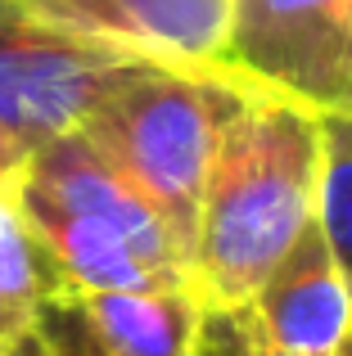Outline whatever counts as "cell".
<instances>
[{"label": "cell", "instance_id": "obj_5", "mask_svg": "<svg viewBox=\"0 0 352 356\" xmlns=\"http://www.w3.org/2000/svg\"><path fill=\"white\" fill-rule=\"evenodd\" d=\"M230 63L253 90L352 118V23L344 0H235Z\"/></svg>", "mask_w": 352, "mask_h": 356}, {"label": "cell", "instance_id": "obj_16", "mask_svg": "<svg viewBox=\"0 0 352 356\" xmlns=\"http://www.w3.org/2000/svg\"><path fill=\"white\" fill-rule=\"evenodd\" d=\"M348 352H352V334H348Z\"/></svg>", "mask_w": 352, "mask_h": 356}, {"label": "cell", "instance_id": "obj_9", "mask_svg": "<svg viewBox=\"0 0 352 356\" xmlns=\"http://www.w3.org/2000/svg\"><path fill=\"white\" fill-rule=\"evenodd\" d=\"M50 293H59V275L27 221L18 217L9 190H0V356L18 334L36 325V312Z\"/></svg>", "mask_w": 352, "mask_h": 356}, {"label": "cell", "instance_id": "obj_4", "mask_svg": "<svg viewBox=\"0 0 352 356\" xmlns=\"http://www.w3.org/2000/svg\"><path fill=\"white\" fill-rule=\"evenodd\" d=\"M141 63L118 45L36 14L27 0H0V167L9 185L36 149L77 131Z\"/></svg>", "mask_w": 352, "mask_h": 356}, {"label": "cell", "instance_id": "obj_15", "mask_svg": "<svg viewBox=\"0 0 352 356\" xmlns=\"http://www.w3.org/2000/svg\"><path fill=\"white\" fill-rule=\"evenodd\" d=\"M344 9H348V23H352V0H344Z\"/></svg>", "mask_w": 352, "mask_h": 356}, {"label": "cell", "instance_id": "obj_3", "mask_svg": "<svg viewBox=\"0 0 352 356\" xmlns=\"http://www.w3.org/2000/svg\"><path fill=\"white\" fill-rule=\"evenodd\" d=\"M244 95L253 90L141 63L77 127L95 154L172 226L185 257L217 131Z\"/></svg>", "mask_w": 352, "mask_h": 356}, {"label": "cell", "instance_id": "obj_6", "mask_svg": "<svg viewBox=\"0 0 352 356\" xmlns=\"http://www.w3.org/2000/svg\"><path fill=\"white\" fill-rule=\"evenodd\" d=\"M27 5L145 63L253 90L230 63L235 0H27Z\"/></svg>", "mask_w": 352, "mask_h": 356}, {"label": "cell", "instance_id": "obj_8", "mask_svg": "<svg viewBox=\"0 0 352 356\" xmlns=\"http://www.w3.org/2000/svg\"><path fill=\"white\" fill-rule=\"evenodd\" d=\"M104 356H194L208 307L190 284L68 293Z\"/></svg>", "mask_w": 352, "mask_h": 356}, {"label": "cell", "instance_id": "obj_2", "mask_svg": "<svg viewBox=\"0 0 352 356\" xmlns=\"http://www.w3.org/2000/svg\"><path fill=\"white\" fill-rule=\"evenodd\" d=\"M9 199L50 257L59 293L190 284V257L172 226L81 131L36 149L18 167Z\"/></svg>", "mask_w": 352, "mask_h": 356}, {"label": "cell", "instance_id": "obj_7", "mask_svg": "<svg viewBox=\"0 0 352 356\" xmlns=\"http://www.w3.org/2000/svg\"><path fill=\"white\" fill-rule=\"evenodd\" d=\"M244 330L262 348L330 356L348 348L352 334V284L339 270L321 226L312 221L280 266L257 284V293L239 307Z\"/></svg>", "mask_w": 352, "mask_h": 356}, {"label": "cell", "instance_id": "obj_14", "mask_svg": "<svg viewBox=\"0 0 352 356\" xmlns=\"http://www.w3.org/2000/svg\"><path fill=\"white\" fill-rule=\"evenodd\" d=\"M0 190H9V172H5V167H0Z\"/></svg>", "mask_w": 352, "mask_h": 356}, {"label": "cell", "instance_id": "obj_12", "mask_svg": "<svg viewBox=\"0 0 352 356\" xmlns=\"http://www.w3.org/2000/svg\"><path fill=\"white\" fill-rule=\"evenodd\" d=\"M5 356H54V352H50V343L41 339V330L32 325V330H23L14 343H9V352H5Z\"/></svg>", "mask_w": 352, "mask_h": 356}, {"label": "cell", "instance_id": "obj_10", "mask_svg": "<svg viewBox=\"0 0 352 356\" xmlns=\"http://www.w3.org/2000/svg\"><path fill=\"white\" fill-rule=\"evenodd\" d=\"M317 122H321L317 226L352 284V118L317 113Z\"/></svg>", "mask_w": 352, "mask_h": 356}, {"label": "cell", "instance_id": "obj_1", "mask_svg": "<svg viewBox=\"0 0 352 356\" xmlns=\"http://www.w3.org/2000/svg\"><path fill=\"white\" fill-rule=\"evenodd\" d=\"M321 122L253 90L217 131L190 235V289L208 312H239L317 221Z\"/></svg>", "mask_w": 352, "mask_h": 356}, {"label": "cell", "instance_id": "obj_13", "mask_svg": "<svg viewBox=\"0 0 352 356\" xmlns=\"http://www.w3.org/2000/svg\"><path fill=\"white\" fill-rule=\"evenodd\" d=\"M244 356H303V352H280V348H262V343H253V339H248ZM330 356H352V352L344 348V352H330Z\"/></svg>", "mask_w": 352, "mask_h": 356}, {"label": "cell", "instance_id": "obj_11", "mask_svg": "<svg viewBox=\"0 0 352 356\" xmlns=\"http://www.w3.org/2000/svg\"><path fill=\"white\" fill-rule=\"evenodd\" d=\"M36 330L41 339L50 343L54 356H104L95 348V339L86 334L77 307H72L68 293H50L36 312ZM248 348V330H244V316L239 312H208L203 316V334H199V348L194 356H244Z\"/></svg>", "mask_w": 352, "mask_h": 356}]
</instances>
